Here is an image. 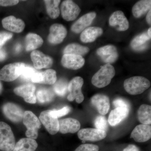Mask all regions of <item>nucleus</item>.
<instances>
[{"instance_id":"obj_18","label":"nucleus","mask_w":151,"mask_h":151,"mask_svg":"<svg viewBox=\"0 0 151 151\" xmlns=\"http://www.w3.org/2000/svg\"><path fill=\"white\" fill-rule=\"evenodd\" d=\"M135 142L143 143L149 140L151 138L150 125L140 124L135 127L131 135Z\"/></svg>"},{"instance_id":"obj_27","label":"nucleus","mask_w":151,"mask_h":151,"mask_svg":"<svg viewBox=\"0 0 151 151\" xmlns=\"http://www.w3.org/2000/svg\"><path fill=\"white\" fill-rule=\"evenodd\" d=\"M151 1L142 0L139 1L133 6L132 12L135 18H139L147 13L151 9Z\"/></svg>"},{"instance_id":"obj_5","label":"nucleus","mask_w":151,"mask_h":151,"mask_svg":"<svg viewBox=\"0 0 151 151\" xmlns=\"http://www.w3.org/2000/svg\"><path fill=\"white\" fill-rule=\"evenodd\" d=\"M26 65L23 63H14L5 65L0 70V80L10 82L21 75Z\"/></svg>"},{"instance_id":"obj_13","label":"nucleus","mask_w":151,"mask_h":151,"mask_svg":"<svg viewBox=\"0 0 151 151\" xmlns=\"http://www.w3.org/2000/svg\"><path fill=\"white\" fill-rule=\"evenodd\" d=\"M111 26L115 28L119 31H125L129 27V24L124 12L121 11L114 12L111 14L109 19Z\"/></svg>"},{"instance_id":"obj_32","label":"nucleus","mask_w":151,"mask_h":151,"mask_svg":"<svg viewBox=\"0 0 151 151\" xmlns=\"http://www.w3.org/2000/svg\"><path fill=\"white\" fill-rule=\"evenodd\" d=\"M89 51V48L87 47L83 46L77 43H71L65 47L63 50V53L82 56L87 54Z\"/></svg>"},{"instance_id":"obj_3","label":"nucleus","mask_w":151,"mask_h":151,"mask_svg":"<svg viewBox=\"0 0 151 151\" xmlns=\"http://www.w3.org/2000/svg\"><path fill=\"white\" fill-rule=\"evenodd\" d=\"M15 139L10 127L4 122H0V150L3 151L13 150Z\"/></svg>"},{"instance_id":"obj_1","label":"nucleus","mask_w":151,"mask_h":151,"mask_svg":"<svg viewBox=\"0 0 151 151\" xmlns=\"http://www.w3.org/2000/svg\"><path fill=\"white\" fill-rule=\"evenodd\" d=\"M151 83L147 78L141 76H135L127 78L124 81L125 90L132 95L142 94L150 88Z\"/></svg>"},{"instance_id":"obj_16","label":"nucleus","mask_w":151,"mask_h":151,"mask_svg":"<svg viewBox=\"0 0 151 151\" xmlns=\"http://www.w3.org/2000/svg\"><path fill=\"white\" fill-rule=\"evenodd\" d=\"M63 67L71 70H78L83 67L85 60L81 55L73 54H64L61 60Z\"/></svg>"},{"instance_id":"obj_11","label":"nucleus","mask_w":151,"mask_h":151,"mask_svg":"<svg viewBox=\"0 0 151 151\" xmlns=\"http://www.w3.org/2000/svg\"><path fill=\"white\" fill-rule=\"evenodd\" d=\"M67 34V29L63 25L55 24L50 28L47 40L52 44H59L63 42Z\"/></svg>"},{"instance_id":"obj_9","label":"nucleus","mask_w":151,"mask_h":151,"mask_svg":"<svg viewBox=\"0 0 151 151\" xmlns=\"http://www.w3.org/2000/svg\"><path fill=\"white\" fill-rule=\"evenodd\" d=\"M78 138L83 142H97L105 139L107 134L105 131L97 129L85 128L78 131Z\"/></svg>"},{"instance_id":"obj_37","label":"nucleus","mask_w":151,"mask_h":151,"mask_svg":"<svg viewBox=\"0 0 151 151\" xmlns=\"http://www.w3.org/2000/svg\"><path fill=\"white\" fill-rule=\"evenodd\" d=\"M99 147L97 145L84 144L78 146L74 151H99Z\"/></svg>"},{"instance_id":"obj_6","label":"nucleus","mask_w":151,"mask_h":151,"mask_svg":"<svg viewBox=\"0 0 151 151\" xmlns=\"http://www.w3.org/2000/svg\"><path fill=\"white\" fill-rule=\"evenodd\" d=\"M83 84L84 80L80 76H76L71 79L68 86V90L69 93L67 97L68 100L69 101L76 100L78 103H82L84 98L81 92V88Z\"/></svg>"},{"instance_id":"obj_44","label":"nucleus","mask_w":151,"mask_h":151,"mask_svg":"<svg viewBox=\"0 0 151 151\" xmlns=\"http://www.w3.org/2000/svg\"><path fill=\"white\" fill-rule=\"evenodd\" d=\"M21 45L19 44H18L17 45V46H16V51L17 52H19L21 50Z\"/></svg>"},{"instance_id":"obj_25","label":"nucleus","mask_w":151,"mask_h":151,"mask_svg":"<svg viewBox=\"0 0 151 151\" xmlns=\"http://www.w3.org/2000/svg\"><path fill=\"white\" fill-rule=\"evenodd\" d=\"M43 43V40L40 36L36 34L29 33L25 39V49L26 51L35 50L39 48Z\"/></svg>"},{"instance_id":"obj_30","label":"nucleus","mask_w":151,"mask_h":151,"mask_svg":"<svg viewBox=\"0 0 151 151\" xmlns=\"http://www.w3.org/2000/svg\"><path fill=\"white\" fill-rule=\"evenodd\" d=\"M36 96L37 99L41 103H50L54 99V92L51 89L42 87L37 91Z\"/></svg>"},{"instance_id":"obj_38","label":"nucleus","mask_w":151,"mask_h":151,"mask_svg":"<svg viewBox=\"0 0 151 151\" xmlns=\"http://www.w3.org/2000/svg\"><path fill=\"white\" fill-rule=\"evenodd\" d=\"M13 36L12 33L6 32H0V49L7 41L10 40Z\"/></svg>"},{"instance_id":"obj_36","label":"nucleus","mask_w":151,"mask_h":151,"mask_svg":"<svg viewBox=\"0 0 151 151\" xmlns=\"http://www.w3.org/2000/svg\"><path fill=\"white\" fill-rule=\"evenodd\" d=\"M70 108L68 106L63 107L62 109L59 110H50V114L52 116L58 118L65 116L69 113Z\"/></svg>"},{"instance_id":"obj_34","label":"nucleus","mask_w":151,"mask_h":151,"mask_svg":"<svg viewBox=\"0 0 151 151\" xmlns=\"http://www.w3.org/2000/svg\"><path fill=\"white\" fill-rule=\"evenodd\" d=\"M94 126L97 129L106 132L108 129V122L106 118L103 116H99L96 117L94 122Z\"/></svg>"},{"instance_id":"obj_24","label":"nucleus","mask_w":151,"mask_h":151,"mask_svg":"<svg viewBox=\"0 0 151 151\" xmlns=\"http://www.w3.org/2000/svg\"><path fill=\"white\" fill-rule=\"evenodd\" d=\"M103 34V30L101 28L91 27L87 28L81 32L80 40L84 43H90L94 42Z\"/></svg>"},{"instance_id":"obj_28","label":"nucleus","mask_w":151,"mask_h":151,"mask_svg":"<svg viewBox=\"0 0 151 151\" xmlns=\"http://www.w3.org/2000/svg\"><path fill=\"white\" fill-rule=\"evenodd\" d=\"M137 117L139 122L145 125L151 124V107L150 105L143 104L137 111Z\"/></svg>"},{"instance_id":"obj_2","label":"nucleus","mask_w":151,"mask_h":151,"mask_svg":"<svg viewBox=\"0 0 151 151\" xmlns=\"http://www.w3.org/2000/svg\"><path fill=\"white\" fill-rule=\"evenodd\" d=\"M116 71L113 65L106 64L101 67L92 78V83L97 88H102L108 86L115 76Z\"/></svg>"},{"instance_id":"obj_19","label":"nucleus","mask_w":151,"mask_h":151,"mask_svg":"<svg viewBox=\"0 0 151 151\" xmlns=\"http://www.w3.org/2000/svg\"><path fill=\"white\" fill-rule=\"evenodd\" d=\"M92 105L100 114L104 116L108 113L110 108V100L107 95L103 94H95L91 98Z\"/></svg>"},{"instance_id":"obj_40","label":"nucleus","mask_w":151,"mask_h":151,"mask_svg":"<svg viewBox=\"0 0 151 151\" xmlns=\"http://www.w3.org/2000/svg\"><path fill=\"white\" fill-rule=\"evenodd\" d=\"M19 1L17 0H0L1 6H9L16 5L18 4Z\"/></svg>"},{"instance_id":"obj_17","label":"nucleus","mask_w":151,"mask_h":151,"mask_svg":"<svg viewBox=\"0 0 151 151\" xmlns=\"http://www.w3.org/2000/svg\"><path fill=\"white\" fill-rule=\"evenodd\" d=\"M57 81L56 72L53 69H47L43 72H37L32 78V82L52 85Z\"/></svg>"},{"instance_id":"obj_45","label":"nucleus","mask_w":151,"mask_h":151,"mask_svg":"<svg viewBox=\"0 0 151 151\" xmlns=\"http://www.w3.org/2000/svg\"><path fill=\"white\" fill-rule=\"evenodd\" d=\"M151 27H150V28L148 30L147 33L149 37L151 38Z\"/></svg>"},{"instance_id":"obj_15","label":"nucleus","mask_w":151,"mask_h":151,"mask_svg":"<svg viewBox=\"0 0 151 151\" xmlns=\"http://www.w3.org/2000/svg\"><path fill=\"white\" fill-rule=\"evenodd\" d=\"M97 54L106 64L113 63L118 57L119 53L116 47L113 45H107L97 50Z\"/></svg>"},{"instance_id":"obj_12","label":"nucleus","mask_w":151,"mask_h":151,"mask_svg":"<svg viewBox=\"0 0 151 151\" xmlns=\"http://www.w3.org/2000/svg\"><path fill=\"white\" fill-rule=\"evenodd\" d=\"M35 90V86L29 84L18 86L14 89V91L15 94L23 97L27 103L35 104L37 102Z\"/></svg>"},{"instance_id":"obj_33","label":"nucleus","mask_w":151,"mask_h":151,"mask_svg":"<svg viewBox=\"0 0 151 151\" xmlns=\"http://www.w3.org/2000/svg\"><path fill=\"white\" fill-rule=\"evenodd\" d=\"M53 84V92L58 96H64L67 93L68 83L65 79H60Z\"/></svg>"},{"instance_id":"obj_14","label":"nucleus","mask_w":151,"mask_h":151,"mask_svg":"<svg viewBox=\"0 0 151 151\" xmlns=\"http://www.w3.org/2000/svg\"><path fill=\"white\" fill-rule=\"evenodd\" d=\"M31 58L35 69L50 68L53 64V60L42 52L35 50L31 53Z\"/></svg>"},{"instance_id":"obj_39","label":"nucleus","mask_w":151,"mask_h":151,"mask_svg":"<svg viewBox=\"0 0 151 151\" xmlns=\"http://www.w3.org/2000/svg\"><path fill=\"white\" fill-rule=\"evenodd\" d=\"M113 105L116 108H124L129 109L130 105L129 103L126 100L121 98L115 99L113 101Z\"/></svg>"},{"instance_id":"obj_29","label":"nucleus","mask_w":151,"mask_h":151,"mask_svg":"<svg viewBox=\"0 0 151 151\" xmlns=\"http://www.w3.org/2000/svg\"><path fill=\"white\" fill-rule=\"evenodd\" d=\"M147 33H143L142 34L137 36L132 40L131 46L132 49L137 51H141L145 49L147 47L146 43L150 40Z\"/></svg>"},{"instance_id":"obj_4","label":"nucleus","mask_w":151,"mask_h":151,"mask_svg":"<svg viewBox=\"0 0 151 151\" xmlns=\"http://www.w3.org/2000/svg\"><path fill=\"white\" fill-rule=\"evenodd\" d=\"M23 124L27 130L26 135L27 138L36 139L38 137V131L41 127L39 119L31 111H26L24 114Z\"/></svg>"},{"instance_id":"obj_22","label":"nucleus","mask_w":151,"mask_h":151,"mask_svg":"<svg viewBox=\"0 0 151 151\" xmlns=\"http://www.w3.org/2000/svg\"><path fill=\"white\" fill-rule=\"evenodd\" d=\"M59 131L61 134L75 133L80 129L81 124L76 119L67 118L59 121Z\"/></svg>"},{"instance_id":"obj_41","label":"nucleus","mask_w":151,"mask_h":151,"mask_svg":"<svg viewBox=\"0 0 151 151\" xmlns=\"http://www.w3.org/2000/svg\"><path fill=\"white\" fill-rule=\"evenodd\" d=\"M123 151H140L139 149L137 146L134 145H129Z\"/></svg>"},{"instance_id":"obj_10","label":"nucleus","mask_w":151,"mask_h":151,"mask_svg":"<svg viewBox=\"0 0 151 151\" xmlns=\"http://www.w3.org/2000/svg\"><path fill=\"white\" fill-rule=\"evenodd\" d=\"M2 111L6 117L12 122L19 123L23 119L24 112L16 104L11 103H6L3 105Z\"/></svg>"},{"instance_id":"obj_26","label":"nucleus","mask_w":151,"mask_h":151,"mask_svg":"<svg viewBox=\"0 0 151 151\" xmlns=\"http://www.w3.org/2000/svg\"><path fill=\"white\" fill-rule=\"evenodd\" d=\"M37 147V143L35 140L23 138L15 144L13 151H35Z\"/></svg>"},{"instance_id":"obj_21","label":"nucleus","mask_w":151,"mask_h":151,"mask_svg":"<svg viewBox=\"0 0 151 151\" xmlns=\"http://www.w3.org/2000/svg\"><path fill=\"white\" fill-rule=\"evenodd\" d=\"M2 24L4 28L15 33L22 32L25 28L24 22L21 19L16 18L14 16H10L3 19Z\"/></svg>"},{"instance_id":"obj_43","label":"nucleus","mask_w":151,"mask_h":151,"mask_svg":"<svg viewBox=\"0 0 151 151\" xmlns=\"http://www.w3.org/2000/svg\"><path fill=\"white\" fill-rule=\"evenodd\" d=\"M146 20L149 24H151V9L148 12L146 17Z\"/></svg>"},{"instance_id":"obj_35","label":"nucleus","mask_w":151,"mask_h":151,"mask_svg":"<svg viewBox=\"0 0 151 151\" xmlns=\"http://www.w3.org/2000/svg\"><path fill=\"white\" fill-rule=\"evenodd\" d=\"M36 72L37 71L33 68L26 65L20 76L25 81H31L32 78Z\"/></svg>"},{"instance_id":"obj_8","label":"nucleus","mask_w":151,"mask_h":151,"mask_svg":"<svg viewBox=\"0 0 151 151\" xmlns=\"http://www.w3.org/2000/svg\"><path fill=\"white\" fill-rule=\"evenodd\" d=\"M39 119L50 134H55L59 132V121L58 118L51 116L50 110L42 111L40 113Z\"/></svg>"},{"instance_id":"obj_7","label":"nucleus","mask_w":151,"mask_h":151,"mask_svg":"<svg viewBox=\"0 0 151 151\" xmlns=\"http://www.w3.org/2000/svg\"><path fill=\"white\" fill-rule=\"evenodd\" d=\"M63 18L66 21H73L78 17L81 10L78 5L70 0L63 1L60 7Z\"/></svg>"},{"instance_id":"obj_20","label":"nucleus","mask_w":151,"mask_h":151,"mask_svg":"<svg viewBox=\"0 0 151 151\" xmlns=\"http://www.w3.org/2000/svg\"><path fill=\"white\" fill-rule=\"evenodd\" d=\"M96 17V14L94 12L84 15L73 24L71 27V31L76 34L82 32L92 24Z\"/></svg>"},{"instance_id":"obj_31","label":"nucleus","mask_w":151,"mask_h":151,"mask_svg":"<svg viewBox=\"0 0 151 151\" xmlns=\"http://www.w3.org/2000/svg\"><path fill=\"white\" fill-rule=\"evenodd\" d=\"M61 1L60 0H45V4L49 16L51 19H56L59 16L60 11L59 5Z\"/></svg>"},{"instance_id":"obj_46","label":"nucleus","mask_w":151,"mask_h":151,"mask_svg":"<svg viewBox=\"0 0 151 151\" xmlns=\"http://www.w3.org/2000/svg\"><path fill=\"white\" fill-rule=\"evenodd\" d=\"M2 84L1 83V81H0V93H1L2 91Z\"/></svg>"},{"instance_id":"obj_23","label":"nucleus","mask_w":151,"mask_h":151,"mask_svg":"<svg viewBox=\"0 0 151 151\" xmlns=\"http://www.w3.org/2000/svg\"><path fill=\"white\" fill-rule=\"evenodd\" d=\"M129 109L127 108H117L112 110L108 117V122L112 127H115L126 119L129 115Z\"/></svg>"},{"instance_id":"obj_42","label":"nucleus","mask_w":151,"mask_h":151,"mask_svg":"<svg viewBox=\"0 0 151 151\" xmlns=\"http://www.w3.org/2000/svg\"><path fill=\"white\" fill-rule=\"evenodd\" d=\"M7 56V53L5 50L2 48L0 49V61H3L6 59Z\"/></svg>"}]
</instances>
